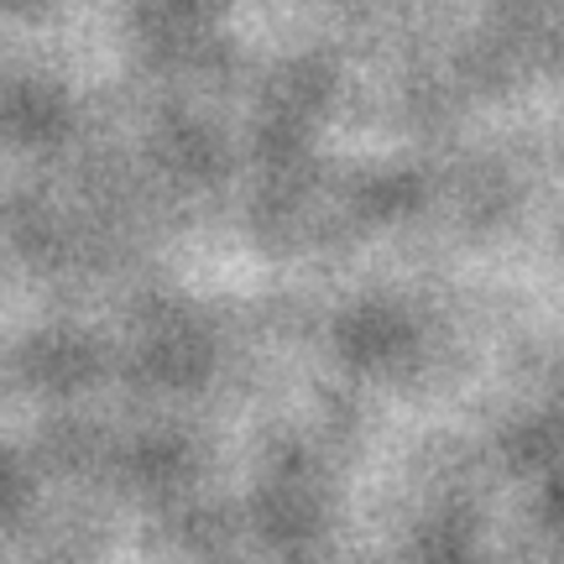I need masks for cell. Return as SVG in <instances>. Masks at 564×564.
Returning a JSON list of instances; mask_svg holds the SVG:
<instances>
[]
</instances>
